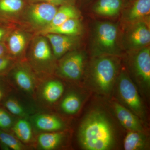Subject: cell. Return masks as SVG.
<instances>
[{
  "label": "cell",
  "mask_w": 150,
  "mask_h": 150,
  "mask_svg": "<svg viewBox=\"0 0 150 150\" xmlns=\"http://www.w3.org/2000/svg\"><path fill=\"white\" fill-rule=\"evenodd\" d=\"M82 147L87 150H108L115 143L114 129L104 112L94 110L83 119L79 131Z\"/></svg>",
  "instance_id": "6da1fadb"
},
{
  "label": "cell",
  "mask_w": 150,
  "mask_h": 150,
  "mask_svg": "<svg viewBox=\"0 0 150 150\" xmlns=\"http://www.w3.org/2000/svg\"><path fill=\"white\" fill-rule=\"evenodd\" d=\"M121 28L118 23L108 21L96 22L89 38V49L93 57L103 55L120 56L123 49Z\"/></svg>",
  "instance_id": "7a4b0ae2"
},
{
  "label": "cell",
  "mask_w": 150,
  "mask_h": 150,
  "mask_svg": "<svg viewBox=\"0 0 150 150\" xmlns=\"http://www.w3.org/2000/svg\"><path fill=\"white\" fill-rule=\"evenodd\" d=\"M119 56L103 55L93 57L88 70V78L95 91L108 94L112 90L120 70Z\"/></svg>",
  "instance_id": "3957f363"
},
{
  "label": "cell",
  "mask_w": 150,
  "mask_h": 150,
  "mask_svg": "<svg viewBox=\"0 0 150 150\" xmlns=\"http://www.w3.org/2000/svg\"><path fill=\"white\" fill-rule=\"evenodd\" d=\"M28 48L29 64L33 69L42 74L51 73L55 58L47 38L37 34L33 37Z\"/></svg>",
  "instance_id": "277c9868"
},
{
  "label": "cell",
  "mask_w": 150,
  "mask_h": 150,
  "mask_svg": "<svg viewBox=\"0 0 150 150\" xmlns=\"http://www.w3.org/2000/svg\"><path fill=\"white\" fill-rule=\"evenodd\" d=\"M58 8L57 6L48 3H28L20 21L38 34L50 24Z\"/></svg>",
  "instance_id": "5b68a950"
},
{
  "label": "cell",
  "mask_w": 150,
  "mask_h": 150,
  "mask_svg": "<svg viewBox=\"0 0 150 150\" xmlns=\"http://www.w3.org/2000/svg\"><path fill=\"white\" fill-rule=\"evenodd\" d=\"M150 42V18L122 25L121 43L124 51H135L149 46Z\"/></svg>",
  "instance_id": "8992f818"
},
{
  "label": "cell",
  "mask_w": 150,
  "mask_h": 150,
  "mask_svg": "<svg viewBox=\"0 0 150 150\" xmlns=\"http://www.w3.org/2000/svg\"><path fill=\"white\" fill-rule=\"evenodd\" d=\"M131 73L144 90L150 86V48L149 46L128 52Z\"/></svg>",
  "instance_id": "52a82bcc"
},
{
  "label": "cell",
  "mask_w": 150,
  "mask_h": 150,
  "mask_svg": "<svg viewBox=\"0 0 150 150\" xmlns=\"http://www.w3.org/2000/svg\"><path fill=\"white\" fill-rule=\"evenodd\" d=\"M117 78L118 93L122 101L137 116L144 118V108L128 73L125 70H121Z\"/></svg>",
  "instance_id": "ba28073f"
},
{
  "label": "cell",
  "mask_w": 150,
  "mask_h": 150,
  "mask_svg": "<svg viewBox=\"0 0 150 150\" xmlns=\"http://www.w3.org/2000/svg\"><path fill=\"white\" fill-rule=\"evenodd\" d=\"M86 59L83 51L73 50L69 52L59 62L58 68L59 74L68 79L78 80L83 74Z\"/></svg>",
  "instance_id": "9c48e42d"
},
{
  "label": "cell",
  "mask_w": 150,
  "mask_h": 150,
  "mask_svg": "<svg viewBox=\"0 0 150 150\" xmlns=\"http://www.w3.org/2000/svg\"><path fill=\"white\" fill-rule=\"evenodd\" d=\"M32 38L31 34L26 30L13 28L4 40L8 56L14 60H21L26 53Z\"/></svg>",
  "instance_id": "30bf717a"
},
{
  "label": "cell",
  "mask_w": 150,
  "mask_h": 150,
  "mask_svg": "<svg viewBox=\"0 0 150 150\" xmlns=\"http://www.w3.org/2000/svg\"><path fill=\"white\" fill-rule=\"evenodd\" d=\"M10 71L12 78L21 89L28 93L33 92L36 79L32 68L28 63L20 61L13 65Z\"/></svg>",
  "instance_id": "8fae6325"
},
{
  "label": "cell",
  "mask_w": 150,
  "mask_h": 150,
  "mask_svg": "<svg viewBox=\"0 0 150 150\" xmlns=\"http://www.w3.org/2000/svg\"><path fill=\"white\" fill-rule=\"evenodd\" d=\"M121 14L122 25L150 18V0H134L129 1Z\"/></svg>",
  "instance_id": "7c38bea8"
},
{
  "label": "cell",
  "mask_w": 150,
  "mask_h": 150,
  "mask_svg": "<svg viewBox=\"0 0 150 150\" xmlns=\"http://www.w3.org/2000/svg\"><path fill=\"white\" fill-rule=\"evenodd\" d=\"M28 3L26 0H0V24L12 26L20 21Z\"/></svg>",
  "instance_id": "4fadbf2b"
},
{
  "label": "cell",
  "mask_w": 150,
  "mask_h": 150,
  "mask_svg": "<svg viewBox=\"0 0 150 150\" xmlns=\"http://www.w3.org/2000/svg\"><path fill=\"white\" fill-rule=\"evenodd\" d=\"M129 0H96L92 7V11L98 16L114 18L122 12Z\"/></svg>",
  "instance_id": "5bb4252c"
},
{
  "label": "cell",
  "mask_w": 150,
  "mask_h": 150,
  "mask_svg": "<svg viewBox=\"0 0 150 150\" xmlns=\"http://www.w3.org/2000/svg\"><path fill=\"white\" fill-rule=\"evenodd\" d=\"M113 108L119 122L126 129L129 131H143L141 121L134 113L117 103L113 104Z\"/></svg>",
  "instance_id": "9a60e30c"
},
{
  "label": "cell",
  "mask_w": 150,
  "mask_h": 150,
  "mask_svg": "<svg viewBox=\"0 0 150 150\" xmlns=\"http://www.w3.org/2000/svg\"><path fill=\"white\" fill-rule=\"evenodd\" d=\"M82 25L79 18H73L65 21L58 26L42 30L37 34L44 35L46 33H51L79 36L82 32Z\"/></svg>",
  "instance_id": "2e32d148"
},
{
  "label": "cell",
  "mask_w": 150,
  "mask_h": 150,
  "mask_svg": "<svg viewBox=\"0 0 150 150\" xmlns=\"http://www.w3.org/2000/svg\"><path fill=\"white\" fill-rule=\"evenodd\" d=\"M33 122L37 129L45 132H55L64 128V123L58 117L49 114H41L35 116Z\"/></svg>",
  "instance_id": "e0dca14e"
},
{
  "label": "cell",
  "mask_w": 150,
  "mask_h": 150,
  "mask_svg": "<svg viewBox=\"0 0 150 150\" xmlns=\"http://www.w3.org/2000/svg\"><path fill=\"white\" fill-rule=\"evenodd\" d=\"M80 16L79 11L76 6L66 5L60 6L58 7L56 14L50 24L44 30L58 26L71 19L79 18Z\"/></svg>",
  "instance_id": "ac0fdd59"
},
{
  "label": "cell",
  "mask_w": 150,
  "mask_h": 150,
  "mask_svg": "<svg viewBox=\"0 0 150 150\" xmlns=\"http://www.w3.org/2000/svg\"><path fill=\"white\" fill-rule=\"evenodd\" d=\"M64 91L63 84L57 80L48 81L43 86L42 96L48 103H54L62 96Z\"/></svg>",
  "instance_id": "d6986e66"
},
{
  "label": "cell",
  "mask_w": 150,
  "mask_h": 150,
  "mask_svg": "<svg viewBox=\"0 0 150 150\" xmlns=\"http://www.w3.org/2000/svg\"><path fill=\"white\" fill-rule=\"evenodd\" d=\"M64 137V134L61 132H46L38 137V144L43 150L54 149L61 144Z\"/></svg>",
  "instance_id": "ffe728a7"
},
{
  "label": "cell",
  "mask_w": 150,
  "mask_h": 150,
  "mask_svg": "<svg viewBox=\"0 0 150 150\" xmlns=\"http://www.w3.org/2000/svg\"><path fill=\"white\" fill-rule=\"evenodd\" d=\"M147 145V138L142 131H130L124 141L126 150H143Z\"/></svg>",
  "instance_id": "44dd1931"
},
{
  "label": "cell",
  "mask_w": 150,
  "mask_h": 150,
  "mask_svg": "<svg viewBox=\"0 0 150 150\" xmlns=\"http://www.w3.org/2000/svg\"><path fill=\"white\" fill-rule=\"evenodd\" d=\"M13 131L20 141L28 143L32 138V131L30 124L25 119H21L16 123Z\"/></svg>",
  "instance_id": "7402d4cb"
},
{
  "label": "cell",
  "mask_w": 150,
  "mask_h": 150,
  "mask_svg": "<svg viewBox=\"0 0 150 150\" xmlns=\"http://www.w3.org/2000/svg\"><path fill=\"white\" fill-rule=\"evenodd\" d=\"M81 101L77 95L71 93L67 95L62 100L61 108L66 113L74 114L79 111L81 106Z\"/></svg>",
  "instance_id": "603a6c76"
},
{
  "label": "cell",
  "mask_w": 150,
  "mask_h": 150,
  "mask_svg": "<svg viewBox=\"0 0 150 150\" xmlns=\"http://www.w3.org/2000/svg\"><path fill=\"white\" fill-rule=\"evenodd\" d=\"M0 145L3 149H10L13 150H22L23 145L19 140L5 131L0 129Z\"/></svg>",
  "instance_id": "cb8c5ba5"
},
{
  "label": "cell",
  "mask_w": 150,
  "mask_h": 150,
  "mask_svg": "<svg viewBox=\"0 0 150 150\" xmlns=\"http://www.w3.org/2000/svg\"><path fill=\"white\" fill-rule=\"evenodd\" d=\"M47 38L51 47L61 46L69 43H78L79 36L67 35L48 33L43 35Z\"/></svg>",
  "instance_id": "d4e9b609"
},
{
  "label": "cell",
  "mask_w": 150,
  "mask_h": 150,
  "mask_svg": "<svg viewBox=\"0 0 150 150\" xmlns=\"http://www.w3.org/2000/svg\"><path fill=\"white\" fill-rule=\"evenodd\" d=\"M2 104L4 107L13 115L23 117L26 114L24 108L20 103L13 98H6Z\"/></svg>",
  "instance_id": "484cf974"
},
{
  "label": "cell",
  "mask_w": 150,
  "mask_h": 150,
  "mask_svg": "<svg viewBox=\"0 0 150 150\" xmlns=\"http://www.w3.org/2000/svg\"><path fill=\"white\" fill-rule=\"evenodd\" d=\"M13 124V119L10 114L0 107V129L6 131L10 129Z\"/></svg>",
  "instance_id": "4316f807"
},
{
  "label": "cell",
  "mask_w": 150,
  "mask_h": 150,
  "mask_svg": "<svg viewBox=\"0 0 150 150\" xmlns=\"http://www.w3.org/2000/svg\"><path fill=\"white\" fill-rule=\"evenodd\" d=\"M14 60L8 55L0 57V77L4 76L13 66Z\"/></svg>",
  "instance_id": "83f0119b"
},
{
  "label": "cell",
  "mask_w": 150,
  "mask_h": 150,
  "mask_svg": "<svg viewBox=\"0 0 150 150\" xmlns=\"http://www.w3.org/2000/svg\"><path fill=\"white\" fill-rule=\"evenodd\" d=\"M78 43H69L61 46L52 47V51L55 59H59L71 51Z\"/></svg>",
  "instance_id": "f1b7e54d"
},
{
  "label": "cell",
  "mask_w": 150,
  "mask_h": 150,
  "mask_svg": "<svg viewBox=\"0 0 150 150\" xmlns=\"http://www.w3.org/2000/svg\"><path fill=\"white\" fill-rule=\"evenodd\" d=\"M28 3H46L57 6L71 5L76 6V0H26Z\"/></svg>",
  "instance_id": "f546056e"
},
{
  "label": "cell",
  "mask_w": 150,
  "mask_h": 150,
  "mask_svg": "<svg viewBox=\"0 0 150 150\" xmlns=\"http://www.w3.org/2000/svg\"><path fill=\"white\" fill-rule=\"evenodd\" d=\"M13 28L12 26H6L0 24V42L4 41L9 33Z\"/></svg>",
  "instance_id": "4dcf8cb0"
},
{
  "label": "cell",
  "mask_w": 150,
  "mask_h": 150,
  "mask_svg": "<svg viewBox=\"0 0 150 150\" xmlns=\"http://www.w3.org/2000/svg\"><path fill=\"white\" fill-rule=\"evenodd\" d=\"M3 77H0V103H2L6 95V90L1 80Z\"/></svg>",
  "instance_id": "1f68e13d"
},
{
  "label": "cell",
  "mask_w": 150,
  "mask_h": 150,
  "mask_svg": "<svg viewBox=\"0 0 150 150\" xmlns=\"http://www.w3.org/2000/svg\"><path fill=\"white\" fill-rule=\"evenodd\" d=\"M8 55V51L4 41L0 42V57Z\"/></svg>",
  "instance_id": "d6a6232c"
},
{
  "label": "cell",
  "mask_w": 150,
  "mask_h": 150,
  "mask_svg": "<svg viewBox=\"0 0 150 150\" xmlns=\"http://www.w3.org/2000/svg\"><path fill=\"white\" fill-rule=\"evenodd\" d=\"M76 4L77 2L78 3H80V4H86V3H88L89 2L91 1L92 0H76Z\"/></svg>",
  "instance_id": "836d02e7"
},
{
  "label": "cell",
  "mask_w": 150,
  "mask_h": 150,
  "mask_svg": "<svg viewBox=\"0 0 150 150\" xmlns=\"http://www.w3.org/2000/svg\"><path fill=\"white\" fill-rule=\"evenodd\" d=\"M134 1V0H129V1Z\"/></svg>",
  "instance_id": "e575fe53"
}]
</instances>
